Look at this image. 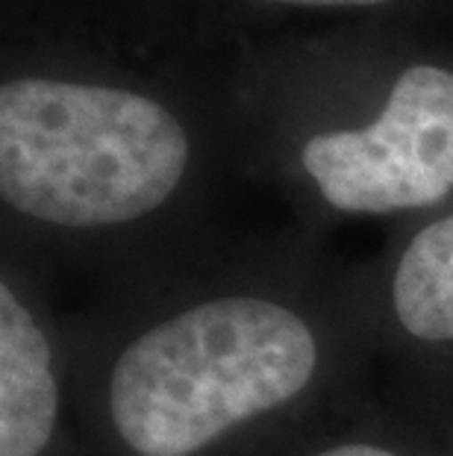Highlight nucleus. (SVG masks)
I'll return each instance as SVG.
<instances>
[{"mask_svg":"<svg viewBox=\"0 0 453 456\" xmlns=\"http://www.w3.org/2000/svg\"><path fill=\"white\" fill-rule=\"evenodd\" d=\"M89 456H283L374 386L351 265L303 241L215 254L65 315Z\"/></svg>","mask_w":453,"mask_h":456,"instance_id":"obj_1","label":"nucleus"},{"mask_svg":"<svg viewBox=\"0 0 453 456\" xmlns=\"http://www.w3.org/2000/svg\"><path fill=\"white\" fill-rule=\"evenodd\" d=\"M195 165V133L159 94L62 74L0 86L6 248L53 286L74 274L101 295L221 250L180 230Z\"/></svg>","mask_w":453,"mask_h":456,"instance_id":"obj_2","label":"nucleus"},{"mask_svg":"<svg viewBox=\"0 0 453 456\" xmlns=\"http://www.w3.org/2000/svg\"><path fill=\"white\" fill-rule=\"evenodd\" d=\"M288 171L315 212L424 218L453 203V68L409 62L365 130L286 139Z\"/></svg>","mask_w":453,"mask_h":456,"instance_id":"obj_3","label":"nucleus"},{"mask_svg":"<svg viewBox=\"0 0 453 456\" xmlns=\"http://www.w3.org/2000/svg\"><path fill=\"white\" fill-rule=\"evenodd\" d=\"M0 456H89L53 280L6 245L0 259Z\"/></svg>","mask_w":453,"mask_h":456,"instance_id":"obj_4","label":"nucleus"},{"mask_svg":"<svg viewBox=\"0 0 453 456\" xmlns=\"http://www.w3.org/2000/svg\"><path fill=\"white\" fill-rule=\"evenodd\" d=\"M351 289L380 368L453 380V203L351 265Z\"/></svg>","mask_w":453,"mask_h":456,"instance_id":"obj_5","label":"nucleus"},{"mask_svg":"<svg viewBox=\"0 0 453 456\" xmlns=\"http://www.w3.org/2000/svg\"><path fill=\"white\" fill-rule=\"evenodd\" d=\"M283 456H453V380L385 371Z\"/></svg>","mask_w":453,"mask_h":456,"instance_id":"obj_6","label":"nucleus"},{"mask_svg":"<svg viewBox=\"0 0 453 456\" xmlns=\"http://www.w3.org/2000/svg\"><path fill=\"white\" fill-rule=\"evenodd\" d=\"M271 4H292V6H374L383 0H271Z\"/></svg>","mask_w":453,"mask_h":456,"instance_id":"obj_7","label":"nucleus"}]
</instances>
